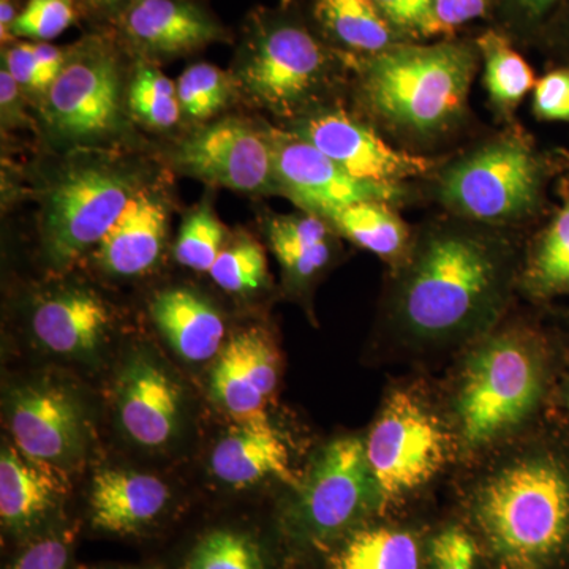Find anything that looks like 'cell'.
I'll return each mask as SVG.
<instances>
[{"instance_id":"obj_33","label":"cell","mask_w":569,"mask_h":569,"mask_svg":"<svg viewBox=\"0 0 569 569\" xmlns=\"http://www.w3.org/2000/svg\"><path fill=\"white\" fill-rule=\"evenodd\" d=\"M209 274L213 282L231 293L258 290L268 279L263 247L254 241H244L222 250Z\"/></svg>"},{"instance_id":"obj_15","label":"cell","mask_w":569,"mask_h":569,"mask_svg":"<svg viewBox=\"0 0 569 569\" xmlns=\"http://www.w3.org/2000/svg\"><path fill=\"white\" fill-rule=\"evenodd\" d=\"M10 429L22 455L41 463L77 458L84 438V421L77 400L50 385L22 388L14 395Z\"/></svg>"},{"instance_id":"obj_7","label":"cell","mask_w":569,"mask_h":569,"mask_svg":"<svg viewBox=\"0 0 569 569\" xmlns=\"http://www.w3.org/2000/svg\"><path fill=\"white\" fill-rule=\"evenodd\" d=\"M383 511L366 443L356 437L331 441L298 488L291 526L299 537L323 545Z\"/></svg>"},{"instance_id":"obj_27","label":"cell","mask_w":569,"mask_h":569,"mask_svg":"<svg viewBox=\"0 0 569 569\" xmlns=\"http://www.w3.org/2000/svg\"><path fill=\"white\" fill-rule=\"evenodd\" d=\"M329 224L316 213L276 217L268 238L287 274L296 282L312 279L331 258Z\"/></svg>"},{"instance_id":"obj_49","label":"cell","mask_w":569,"mask_h":569,"mask_svg":"<svg viewBox=\"0 0 569 569\" xmlns=\"http://www.w3.org/2000/svg\"><path fill=\"white\" fill-rule=\"evenodd\" d=\"M568 320H569V312L567 313Z\"/></svg>"},{"instance_id":"obj_2","label":"cell","mask_w":569,"mask_h":569,"mask_svg":"<svg viewBox=\"0 0 569 569\" xmlns=\"http://www.w3.org/2000/svg\"><path fill=\"white\" fill-rule=\"evenodd\" d=\"M479 61L478 48L463 41H400L387 51L366 56L359 100L383 137L406 151H425L466 126Z\"/></svg>"},{"instance_id":"obj_41","label":"cell","mask_w":569,"mask_h":569,"mask_svg":"<svg viewBox=\"0 0 569 569\" xmlns=\"http://www.w3.org/2000/svg\"><path fill=\"white\" fill-rule=\"evenodd\" d=\"M69 553L59 539L50 538L37 542L26 550L13 569H66Z\"/></svg>"},{"instance_id":"obj_20","label":"cell","mask_w":569,"mask_h":569,"mask_svg":"<svg viewBox=\"0 0 569 569\" xmlns=\"http://www.w3.org/2000/svg\"><path fill=\"white\" fill-rule=\"evenodd\" d=\"M123 28L138 47L159 54L198 50L222 36L203 10L183 0H133Z\"/></svg>"},{"instance_id":"obj_47","label":"cell","mask_w":569,"mask_h":569,"mask_svg":"<svg viewBox=\"0 0 569 569\" xmlns=\"http://www.w3.org/2000/svg\"><path fill=\"white\" fill-rule=\"evenodd\" d=\"M93 7L97 9H112V7L118 6L121 0H89Z\"/></svg>"},{"instance_id":"obj_17","label":"cell","mask_w":569,"mask_h":569,"mask_svg":"<svg viewBox=\"0 0 569 569\" xmlns=\"http://www.w3.org/2000/svg\"><path fill=\"white\" fill-rule=\"evenodd\" d=\"M211 470L224 485L246 488L277 478L298 489L301 481L290 463V452L269 419L236 422L211 456Z\"/></svg>"},{"instance_id":"obj_42","label":"cell","mask_w":569,"mask_h":569,"mask_svg":"<svg viewBox=\"0 0 569 569\" xmlns=\"http://www.w3.org/2000/svg\"><path fill=\"white\" fill-rule=\"evenodd\" d=\"M550 22L553 24V50L559 54L557 66L569 67V0H561Z\"/></svg>"},{"instance_id":"obj_37","label":"cell","mask_w":569,"mask_h":569,"mask_svg":"<svg viewBox=\"0 0 569 569\" xmlns=\"http://www.w3.org/2000/svg\"><path fill=\"white\" fill-rule=\"evenodd\" d=\"M531 112L542 122L569 123V67L556 66L531 91Z\"/></svg>"},{"instance_id":"obj_6","label":"cell","mask_w":569,"mask_h":569,"mask_svg":"<svg viewBox=\"0 0 569 569\" xmlns=\"http://www.w3.org/2000/svg\"><path fill=\"white\" fill-rule=\"evenodd\" d=\"M365 443L383 509L432 481L455 445L437 415L403 389L388 397Z\"/></svg>"},{"instance_id":"obj_29","label":"cell","mask_w":569,"mask_h":569,"mask_svg":"<svg viewBox=\"0 0 569 569\" xmlns=\"http://www.w3.org/2000/svg\"><path fill=\"white\" fill-rule=\"evenodd\" d=\"M332 569H421V550L410 531L372 527L347 539Z\"/></svg>"},{"instance_id":"obj_45","label":"cell","mask_w":569,"mask_h":569,"mask_svg":"<svg viewBox=\"0 0 569 569\" xmlns=\"http://www.w3.org/2000/svg\"><path fill=\"white\" fill-rule=\"evenodd\" d=\"M2 77H0V82H2V104L6 107L7 103L13 102L14 96L18 92V82L14 81V78L11 77L10 71L2 70Z\"/></svg>"},{"instance_id":"obj_48","label":"cell","mask_w":569,"mask_h":569,"mask_svg":"<svg viewBox=\"0 0 569 569\" xmlns=\"http://www.w3.org/2000/svg\"><path fill=\"white\" fill-rule=\"evenodd\" d=\"M290 2H291V0H280V3H282L283 9H284V7L290 6Z\"/></svg>"},{"instance_id":"obj_22","label":"cell","mask_w":569,"mask_h":569,"mask_svg":"<svg viewBox=\"0 0 569 569\" xmlns=\"http://www.w3.org/2000/svg\"><path fill=\"white\" fill-rule=\"evenodd\" d=\"M110 312L102 299L88 291H63L44 299L32 318L33 335L52 353L84 356L102 342Z\"/></svg>"},{"instance_id":"obj_9","label":"cell","mask_w":569,"mask_h":569,"mask_svg":"<svg viewBox=\"0 0 569 569\" xmlns=\"http://www.w3.org/2000/svg\"><path fill=\"white\" fill-rule=\"evenodd\" d=\"M329 58L309 32L279 26L250 52L242 82L258 103L280 116L302 110L323 89Z\"/></svg>"},{"instance_id":"obj_5","label":"cell","mask_w":569,"mask_h":569,"mask_svg":"<svg viewBox=\"0 0 569 569\" xmlns=\"http://www.w3.org/2000/svg\"><path fill=\"white\" fill-rule=\"evenodd\" d=\"M546 340L529 328L482 336L470 351L456 391V422L463 448L477 451L520 429L548 392Z\"/></svg>"},{"instance_id":"obj_1","label":"cell","mask_w":569,"mask_h":569,"mask_svg":"<svg viewBox=\"0 0 569 569\" xmlns=\"http://www.w3.org/2000/svg\"><path fill=\"white\" fill-rule=\"evenodd\" d=\"M397 269L396 328L419 346H445L496 326L520 266L501 228L449 216L422 228Z\"/></svg>"},{"instance_id":"obj_8","label":"cell","mask_w":569,"mask_h":569,"mask_svg":"<svg viewBox=\"0 0 569 569\" xmlns=\"http://www.w3.org/2000/svg\"><path fill=\"white\" fill-rule=\"evenodd\" d=\"M133 193L123 176L99 167L71 171L56 183L44 209V246L52 263L69 264L99 246Z\"/></svg>"},{"instance_id":"obj_24","label":"cell","mask_w":569,"mask_h":569,"mask_svg":"<svg viewBox=\"0 0 569 569\" xmlns=\"http://www.w3.org/2000/svg\"><path fill=\"white\" fill-rule=\"evenodd\" d=\"M59 479L28 456L7 448L0 458V518L13 531L32 529L58 503Z\"/></svg>"},{"instance_id":"obj_14","label":"cell","mask_w":569,"mask_h":569,"mask_svg":"<svg viewBox=\"0 0 569 569\" xmlns=\"http://www.w3.org/2000/svg\"><path fill=\"white\" fill-rule=\"evenodd\" d=\"M280 378V356L263 329L234 336L219 355L211 373L213 400L236 422L268 419L266 407Z\"/></svg>"},{"instance_id":"obj_25","label":"cell","mask_w":569,"mask_h":569,"mask_svg":"<svg viewBox=\"0 0 569 569\" xmlns=\"http://www.w3.org/2000/svg\"><path fill=\"white\" fill-rule=\"evenodd\" d=\"M318 217L353 244L396 268L406 260L413 242L410 228L396 211V206L385 201H356L328 209Z\"/></svg>"},{"instance_id":"obj_46","label":"cell","mask_w":569,"mask_h":569,"mask_svg":"<svg viewBox=\"0 0 569 569\" xmlns=\"http://www.w3.org/2000/svg\"><path fill=\"white\" fill-rule=\"evenodd\" d=\"M560 399L561 407H563L565 413L569 418V367L567 372H565L563 380H561Z\"/></svg>"},{"instance_id":"obj_31","label":"cell","mask_w":569,"mask_h":569,"mask_svg":"<svg viewBox=\"0 0 569 569\" xmlns=\"http://www.w3.org/2000/svg\"><path fill=\"white\" fill-rule=\"evenodd\" d=\"M187 569H264V563L252 538L236 531L217 530L194 546Z\"/></svg>"},{"instance_id":"obj_28","label":"cell","mask_w":569,"mask_h":569,"mask_svg":"<svg viewBox=\"0 0 569 569\" xmlns=\"http://www.w3.org/2000/svg\"><path fill=\"white\" fill-rule=\"evenodd\" d=\"M321 24L350 50L378 54L399 43V36L373 0H317Z\"/></svg>"},{"instance_id":"obj_11","label":"cell","mask_w":569,"mask_h":569,"mask_svg":"<svg viewBox=\"0 0 569 569\" xmlns=\"http://www.w3.org/2000/svg\"><path fill=\"white\" fill-rule=\"evenodd\" d=\"M266 137L271 146L277 186L309 213L320 216L356 201H385L396 208L408 201L407 186L359 181L301 134L269 130Z\"/></svg>"},{"instance_id":"obj_35","label":"cell","mask_w":569,"mask_h":569,"mask_svg":"<svg viewBox=\"0 0 569 569\" xmlns=\"http://www.w3.org/2000/svg\"><path fill=\"white\" fill-rule=\"evenodd\" d=\"M73 20L70 0H29L14 21L13 36L51 40L69 29Z\"/></svg>"},{"instance_id":"obj_30","label":"cell","mask_w":569,"mask_h":569,"mask_svg":"<svg viewBox=\"0 0 569 569\" xmlns=\"http://www.w3.org/2000/svg\"><path fill=\"white\" fill-rule=\"evenodd\" d=\"M129 103L140 121L159 129L173 127L181 112L178 88L162 71L148 66L140 67L134 74Z\"/></svg>"},{"instance_id":"obj_40","label":"cell","mask_w":569,"mask_h":569,"mask_svg":"<svg viewBox=\"0 0 569 569\" xmlns=\"http://www.w3.org/2000/svg\"><path fill=\"white\" fill-rule=\"evenodd\" d=\"M6 66L18 84L36 91H47L51 88V81L36 61L32 43H21L11 48L6 54Z\"/></svg>"},{"instance_id":"obj_39","label":"cell","mask_w":569,"mask_h":569,"mask_svg":"<svg viewBox=\"0 0 569 569\" xmlns=\"http://www.w3.org/2000/svg\"><path fill=\"white\" fill-rule=\"evenodd\" d=\"M490 0H433L438 36H449L488 13Z\"/></svg>"},{"instance_id":"obj_44","label":"cell","mask_w":569,"mask_h":569,"mask_svg":"<svg viewBox=\"0 0 569 569\" xmlns=\"http://www.w3.org/2000/svg\"><path fill=\"white\" fill-rule=\"evenodd\" d=\"M18 14L14 13L11 0H0V37L2 41L9 40L13 36V24Z\"/></svg>"},{"instance_id":"obj_18","label":"cell","mask_w":569,"mask_h":569,"mask_svg":"<svg viewBox=\"0 0 569 569\" xmlns=\"http://www.w3.org/2000/svg\"><path fill=\"white\" fill-rule=\"evenodd\" d=\"M167 227L163 201L151 192L138 190L99 242L97 260L111 274H141L159 260Z\"/></svg>"},{"instance_id":"obj_3","label":"cell","mask_w":569,"mask_h":569,"mask_svg":"<svg viewBox=\"0 0 569 569\" xmlns=\"http://www.w3.org/2000/svg\"><path fill=\"white\" fill-rule=\"evenodd\" d=\"M473 520L497 569H553L569 556V456L523 452L482 479Z\"/></svg>"},{"instance_id":"obj_32","label":"cell","mask_w":569,"mask_h":569,"mask_svg":"<svg viewBox=\"0 0 569 569\" xmlns=\"http://www.w3.org/2000/svg\"><path fill=\"white\" fill-rule=\"evenodd\" d=\"M223 227L209 206H201L187 217L176 244L179 263L194 271H211L222 252Z\"/></svg>"},{"instance_id":"obj_36","label":"cell","mask_w":569,"mask_h":569,"mask_svg":"<svg viewBox=\"0 0 569 569\" xmlns=\"http://www.w3.org/2000/svg\"><path fill=\"white\" fill-rule=\"evenodd\" d=\"M397 36L402 39H430L437 37L433 0H373Z\"/></svg>"},{"instance_id":"obj_34","label":"cell","mask_w":569,"mask_h":569,"mask_svg":"<svg viewBox=\"0 0 569 569\" xmlns=\"http://www.w3.org/2000/svg\"><path fill=\"white\" fill-rule=\"evenodd\" d=\"M228 78L222 70L208 63L187 69L179 78L178 99L183 111L194 119H206L220 110L228 99Z\"/></svg>"},{"instance_id":"obj_26","label":"cell","mask_w":569,"mask_h":569,"mask_svg":"<svg viewBox=\"0 0 569 569\" xmlns=\"http://www.w3.org/2000/svg\"><path fill=\"white\" fill-rule=\"evenodd\" d=\"M477 48L485 67L482 81L490 110L498 121L511 123L520 103L537 84L535 71L501 33H482L477 40Z\"/></svg>"},{"instance_id":"obj_21","label":"cell","mask_w":569,"mask_h":569,"mask_svg":"<svg viewBox=\"0 0 569 569\" xmlns=\"http://www.w3.org/2000/svg\"><path fill=\"white\" fill-rule=\"evenodd\" d=\"M168 498L170 490L162 479L152 475L100 471L92 482V526L108 533H134L163 511Z\"/></svg>"},{"instance_id":"obj_19","label":"cell","mask_w":569,"mask_h":569,"mask_svg":"<svg viewBox=\"0 0 569 569\" xmlns=\"http://www.w3.org/2000/svg\"><path fill=\"white\" fill-rule=\"evenodd\" d=\"M556 189L557 203L531 238L519 269V290L537 302L569 298V157Z\"/></svg>"},{"instance_id":"obj_16","label":"cell","mask_w":569,"mask_h":569,"mask_svg":"<svg viewBox=\"0 0 569 569\" xmlns=\"http://www.w3.org/2000/svg\"><path fill=\"white\" fill-rule=\"evenodd\" d=\"M118 411L123 430L138 445L162 447L178 432L181 391L162 367L140 356L119 378Z\"/></svg>"},{"instance_id":"obj_38","label":"cell","mask_w":569,"mask_h":569,"mask_svg":"<svg viewBox=\"0 0 569 569\" xmlns=\"http://www.w3.org/2000/svg\"><path fill=\"white\" fill-rule=\"evenodd\" d=\"M477 556V542L459 527L441 531L430 545L432 569H475Z\"/></svg>"},{"instance_id":"obj_23","label":"cell","mask_w":569,"mask_h":569,"mask_svg":"<svg viewBox=\"0 0 569 569\" xmlns=\"http://www.w3.org/2000/svg\"><path fill=\"white\" fill-rule=\"evenodd\" d=\"M151 310L157 328L186 361L203 362L219 353L223 320L200 296L187 290L164 291L153 299Z\"/></svg>"},{"instance_id":"obj_10","label":"cell","mask_w":569,"mask_h":569,"mask_svg":"<svg viewBox=\"0 0 569 569\" xmlns=\"http://www.w3.org/2000/svg\"><path fill=\"white\" fill-rule=\"evenodd\" d=\"M296 133L359 181L407 186L411 179L427 178L440 167V160L397 148L376 127L342 110L310 116Z\"/></svg>"},{"instance_id":"obj_13","label":"cell","mask_w":569,"mask_h":569,"mask_svg":"<svg viewBox=\"0 0 569 569\" xmlns=\"http://www.w3.org/2000/svg\"><path fill=\"white\" fill-rule=\"evenodd\" d=\"M176 163L194 178L241 192H260L276 181L268 137L233 119L183 141Z\"/></svg>"},{"instance_id":"obj_43","label":"cell","mask_w":569,"mask_h":569,"mask_svg":"<svg viewBox=\"0 0 569 569\" xmlns=\"http://www.w3.org/2000/svg\"><path fill=\"white\" fill-rule=\"evenodd\" d=\"M509 2L527 24L538 26L550 20L561 0H509Z\"/></svg>"},{"instance_id":"obj_12","label":"cell","mask_w":569,"mask_h":569,"mask_svg":"<svg viewBox=\"0 0 569 569\" xmlns=\"http://www.w3.org/2000/svg\"><path fill=\"white\" fill-rule=\"evenodd\" d=\"M47 114L52 126L70 137H99L119 121V73L102 48H86L48 89Z\"/></svg>"},{"instance_id":"obj_4","label":"cell","mask_w":569,"mask_h":569,"mask_svg":"<svg viewBox=\"0 0 569 569\" xmlns=\"http://www.w3.org/2000/svg\"><path fill=\"white\" fill-rule=\"evenodd\" d=\"M569 151H545L520 127L479 142L433 176V197L449 216L489 227L537 222L550 211Z\"/></svg>"}]
</instances>
